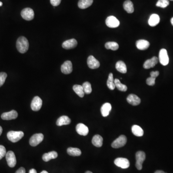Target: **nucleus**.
<instances>
[{
	"label": "nucleus",
	"instance_id": "f257e3e1",
	"mask_svg": "<svg viewBox=\"0 0 173 173\" xmlns=\"http://www.w3.org/2000/svg\"><path fill=\"white\" fill-rule=\"evenodd\" d=\"M17 48L18 52L21 53L27 52L29 48V43L27 39L23 36L19 37L17 42Z\"/></svg>",
	"mask_w": 173,
	"mask_h": 173
},
{
	"label": "nucleus",
	"instance_id": "f03ea898",
	"mask_svg": "<svg viewBox=\"0 0 173 173\" xmlns=\"http://www.w3.org/2000/svg\"><path fill=\"white\" fill-rule=\"evenodd\" d=\"M24 136V133L22 131H10L7 134V138L9 141L13 143L17 142L20 141Z\"/></svg>",
	"mask_w": 173,
	"mask_h": 173
},
{
	"label": "nucleus",
	"instance_id": "7ed1b4c3",
	"mask_svg": "<svg viewBox=\"0 0 173 173\" xmlns=\"http://www.w3.org/2000/svg\"><path fill=\"white\" fill-rule=\"evenodd\" d=\"M136 166L138 170H141L142 168V164L146 159V155L144 152L138 151L136 154Z\"/></svg>",
	"mask_w": 173,
	"mask_h": 173
},
{
	"label": "nucleus",
	"instance_id": "20e7f679",
	"mask_svg": "<svg viewBox=\"0 0 173 173\" xmlns=\"http://www.w3.org/2000/svg\"><path fill=\"white\" fill-rule=\"evenodd\" d=\"M127 138L125 135H121L112 143V147L115 149L122 147L126 145Z\"/></svg>",
	"mask_w": 173,
	"mask_h": 173
},
{
	"label": "nucleus",
	"instance_id": "39448f33",
	"mask_svg": "<svg viewBox=\"0 0 173 173\" xmlns=\"http://www.w3.org/2000/svg\"><path fill=\"white\" fill-rule=\"evenodd\" d=\"M159 60L163 65H167L168 64L169 59L168 55L167 52L165 49H162L159 52Z\"/></svg>",
	"mask_w": 173,
	"mask_h": 173
},
{
	"label": "nucleus",
	"instance_id": "423d86ee",
	"mask_svg": "<svg viewBox=\"0 0 173 173\" xmlns=\"http://www.w3.org/2000/svg\"><path fill=\"white\" fill-rule=\"evenodd\" d=\"M43 138L44 136L42 133L34 134L29 139V144L33 147H35L42 142Z\"/></svg>",
	"mask_w": 173,
	"mask_h": 173
},
{
	"label": "nucleus",
	"instance_id": "0eeeda50",
	"mask_svg": "<svg viewBox=\"0 0 173 173\" xmlns=\"http://www.w3.org/2000/svg\"><path fill=\"white\" fill-rule=\"evenodd\" d=\"M21 15L22 18L26 20H31L34 18V12L31 8H26L22 11Z\"/></svg>",
	"mask_w": 173,
	"mask_h": 173
},
{
	"label": "nucleus",
	"instance_id": "6e6552de",
	"mask_svg": "<svg viewBox=\"0 0 173 173\" xmlns=\"http://www.w3.org/2000/svg\"><path fill=\"white\" fill-rule=\"evenodd\" d=\"M6 160L8 166L10 167H14L17 164V159L14 152L9 151L6 154Z\"/></svg>",
	"mask_w": 173,
	"mask_h": 173
},
{
	"label": "nucleus",
	"instance_id": "1a4fd4ad",
	"mask_svg": "<svg viewBox=\"0 0 173 173\" xmlns=\"http://www.w3.org/2000/svg\"><path fill=\"white\" fill-rule=\"evenodd\" d=\"M106 25L110 28H116L120 25V22L114 16H109L106 18Z\"/></svg>",
	"mask_w": 173,
	"mask_h": 173
},
{
	"label": "nucleus",
	"instance_id": "9d476101",
	"mask_svg": "<svg viewBox=\"0 0 173 173\" xmlns=\"http://www.w3.org/2000/svg\"><path fill=\"white\" fill-rule=\"evenodd\" d=\"M42 101L39 96H35L33 99L31 104V108L34 111H38L42 107Z\"/></svg>",
	"mask_w": 173,
	"mask_h": 173
},
{
	"label": "nucleus",
	"instance_id": "9b49d317",
	"mask_svg": "<svg viewBox=\"0 0 173 173\" xmlns=\"http://www.w3.org/2000/svg\"><path fill=\"white\" fill-rule=\"evenodd\" d=\"M114 163L116 166L123 169H127L130 165L128 160L124 158H117L115 160Z\"/></svg>",
	"mask_w": 173,
	"mask_h": 173
},
{
	"label": "nucleus",
	"instance_id": "f8f14e48",
	"mask_svg": "<svg viewBox=\"0 0 173 173\" xmlns=\"http://www.w3.org/2000/svg\"><path fill=\"white\" fill-rule=\"evenodd\" d=\"M87 64L90 69L98 68L100 65V62L92 55L89 56L87 59Z\"/></svg>",
	"mask_w": 173,
	"mask_h": 173
},
{
	"label": "nucleus",
	"instance_id": "ddd939ff",
	"mask_svg": "<svg viewBox=\"0 0 173 173\" xmlns=\"http://www.w3.org/2000/svg\"><path fill=\"white\" fill-rule=\"evenodd\" d=\"M18 116V113L15 110H12L9 112H4L2 115V119L5 120H10L15 119Z\"/></svg>",
	"mask_w": 173,
	"mask_h": 173
},
{
	"label": "nucleus",
	"instance_id": "4468645a",
	"mask_svg": "<svg viewBox=\"0 0 173 173\" xmlns=\"http://www.w3.org/2000/svg\"><path fill=\"white\" fill-rule=\"evenodd\" d=\"M61 69L62 73L64 74H70L73 71V66L71 61H65L61 66Z\"/></svg>",
	"mask_w": 173,
	"mask_h": 173
},
{
	"label": "nucleus",
	"instance_id": "2eb2a0df",
	"mask_svg": "<svg viewBox=\"0 0 173 173\" xmlns=\"http://www.w3.org/2000/svg\"><path fill=\"white\" fill-rule=\"evenodd\" d=\"M78 45V42L75 39H68L64 42L62 44L63 48L66 50L71 49L74 48Z\"/></svg>",
	"mask_w": 173,
	"mask_h": 173
},
{
	"label": "nucleus",
	"instance_id": "dca6fc26",
	"mask_svg": "<svg viewBox=\"0 0 173 173\" xmlns=\"http://www.w3.org/2000/svg\"><path fill=\"white\" fill-rule=\"evenodd\" d=\"M76 131L79 135L84 136L88 135L89 132L88 127L82 123H79L76 125Z\"/></svg>",
	"mask_w": 173,
	"mask_h": 173
},
{
	"label": "nucleus",
	"instance_id": "f3484780",
	"mask_svg": "<svg viewBox=\"0 0 173 173\" xmlns=\"http://www.w3.org/2000/svg\"><path fill=\"white\" fill-rule=\"evenodd\" d=\"M158 61V58L156 56H154L151 59H148L145 61L143 64V68L147 69L154 68L155 65L157 64Z\"/></svg>",
	"mask_w": 173,
	"mask_h": 173
},
{
	"label": "nucleus",
	"instance_id": "a211bd4d",
	"mask_svg": "<svg viewBox=\"0 0 173 173\" xmlns=\"http://www.w3.org/2000/svg\"><path fill=\"white\" fill-rule=\"evenodd\" d=\"M127 102L133 106L138 105L141 102V99L138 96L133 94H131L127 97Z\"/></svg>",
	"mask_w": 173,
	"mask_h": 173
},
{
	"label": "nucleus",
	"instance_id": "6ab92c4d",
	"mask_svg": "<svg viewBox=\"0 0 173 173\" xmlns=\"http://www.w3.org/2000/svg\"><path fill=\"white\" fill-rule=\"evenodd\" d=\"M136 47L140 50H145L149 47V42L144 39H139L137 41L136 43Z\"/></svg>",
	"mask_w": 173,
	"mask_h": 173
},
{
	"label": "nucleus",
	"instance_id": "aec40b11",
	"mask_svg": "<svg viewBox=\"0 0 173 173\" xmlns=\"http://www.w3.org/2000/svg\"><path fill=\"white\" fill-rule=\"evenodd\" d=\"M112 109V106L110 103H105L102 105L101 109V112L102 116L104 117H106L109 115Z\"/></svg>",
	"mask_w": 173,
	"mask_h": 173
},
{
	"label": "nucleus",
	"instance_id": "412c9836",
	"mask_svg": "<svg viewBox=\"0 0 173 173\" xmlns=\"http://www.w3.org/2000/svg\"><path fill=\"white\" fill-rule=\"evenodd\" d=\"M71 119L66 116H63L60 117L56 121V125L58 126L68 125L70 124Z\"/></svg>",
	"mask_w": 173,
	"mask_h": 173
},
{
	"label": "nucleus",
	"instance_id": "4be33fe9",
	"mask_svg": "<svg viewBox=\"0 0 173 173\" xmlns=\"http://www.w3.org/2000/svg\"><path fill=\"white\" fill-rule=\"evenodd\" d=\"M160 20V19L158 15L155 14H153L150 16L149 19V24L151 27H155L159 23Z\"/></svg>",
	"mask_w": 173,
	"mask_h": 173
},
{
	"label": "nucleus",
	"instance_id": "5701e85b",
	"mask_svg": "<svg viewBox=\"0 0 173 173\" xmlns=\"http://www.w3.org/2000/svg\"><path fill=\"white\" fill-rule=\"evenodd\" d=\"M58 157L57 153L55 151H52L48 153H44L42 156V159L45 162H48L52 159H54Z\"/></svg>",
	"mask_w": 173,
	"mask_h": 173
},
{
	"label": "nucleus",
	"instance_id": "b1692460",
	"mask_svg": "<svg viewBox=\"0 0 173 173\" xmlns=\"http://www.w3.org/2000/svg\"><path fill=\"white\" fill-rule=\"evenodd\" d=\"M92 143L94 146L97 147H101L103 143V138L100 135H95L92 138Z\"/></svg>",
	"mask_w": 173,
	"mask_h": 173
},
{
	"label": "nucleus",
	"instance_id": "393cba45",
	"mask_svg": "<svg viewBox=\"0 0 173 173\" xmlns=\"http://www.w3.org/2000/svg\"><path fill=\"white\" fill-rule=\"evenodd\" d=\"M116 68L117 71L120 73L125 74L127 72V68L126 64L123 61H118L116 64Z\"/></svg>",
	"mask_w": 173,
	"mask_h": 173
},
{
	"label": "nucleus",
	"instance_id": "a878e982",
	"mask_svg": "<svg viewBox=\"0 0 173 173\" xmlns=\"http://www.w3.org/2000/svg\"><path fill=\"white\" fill-rule=\"evenodd\" d=\"M93 2V0H79L78 2V6L80 9H86L91 6Z\"/></svg>",
	"mask_w": 173,
	"mask_h": 173
},
{
	"label": "nucleus",
	"instance_id": "bb28decb",
	"mask_svg": "<svg viewBox=\"0 0 173 173\" xmlns=\"http://www.w3.org/2000/svg\"><path fill=\"white\" fill-rule=\"evenodd\" d=\"M123 7L126 11L129 14H131L134 12V6L131 1L127 0L124 2Z\"/></svg>",
	"mask_w": 173,
	"mask_h": 173
},
{
	"label": "nucleus",
	"instance_id": "cd10ccee",
	"mask_svg": "<svg viewBox=\"0 0 173 173\" xmlns=\"http://www.w3.org/2000/svg\"><path fill=\"white\" fill-rule=\"evenodd\" d=\"M132 132L133 134L137 137H142L144 134L143 129L138 125H134L132 127Z\"/></svg>",
	"mask_w": 173,
	"mask_h": 173
},
{
	"label": "nucleus",
	"instance_id": "c85d7f7f",
	"mask_svg": "<svg viewBox=\"0 0 173 173\" xmlns=\"http://www.w3.org/2000/svg\"><path fill=\"white\" fill-rule=\"evenodd\" d=\"M73 90L75 94L81 98H83L84 96L85 92L82 86L79 85H75L73 87Z\"/></svg>",
	"mask_w": 173,
	"mask_h": 173
},
{
	"label": "nucleus",
	"instance_id": "c756f323",
	"mask_svg": "<svg viewBox=\"0 0 173 173\" xmlns=\"http://www.w3.org/2000/svg\"><path fill=\"white\" fill-rule=\"evenodd\" d=\"M67 153L69 155L72 156H79L81 154V150L76 148H69L67 149Z\"/></svg>",
	"mask_w": 173,
	"mask_h": 173
},
{
	"label": "nucleus",
	"instance_id": "7c9ffc66",
	"mask_svg": "<svg viewBox=\"0 0 173 173\" xmlns=\"http://www.w3.org/2000/svg\"><path fill=\"white\" fill-rule=\"evenodd\" d=\"M107 86L111 90H114L116 88L115 81H114L113 74L112 73H110L108 76V80L107 81Z\"/></svg>",
	"mask_w": 173,
	"mask_h": 173
},
{
	"label": "nucleus",
	"instance_id": "2f4dec72",
	"mask_svg": "<svg viewBox=\"0 0 173 173\" xmlns=\"http://www.w3.org/2000/svg\"><path fill=\"white\" fill-rule=\"evenodd\" d=\"M106 49H110L112 51H116L119 48V45L117 43L114 42H109L106 43L105 44Z\"/></svg>",
	"mask_w": 173,
	"mask_h": 173
},
{
	"label": "nucleus",
	"instance_id": "473e14b6",
	"mask_svg": "<svg viewBox=\"0 0 173 173\" xmlns=\"http://www.w3.org/2000/svg\"><path fill=\"white\" fill-rule=\"evenodd\" d=\"M114 81H115V86L118 90H120V91H124V92L127 90V86L125 85L122 84L120 81L118 79H115L114 80Z\"/></svg>",
	"mask_w": 173,
	"mask_h": 173
},
{
	"label": "nucleus",
	"instance_id": "72a5a7b5",
	"mask_svg": "<svg viewBox=\"0 0 173 173\" xmlns=\"http://www.w3.org/2000/svg\"><path fill=\"white\" fill-rule=\"evenodd\" d=\"M83 90L85 94H89L92 91V88H91V84L89 82H85L83 83L82 85Z\"/></svg>",
	"mask_w": 173,
	"mask_h": 173
},
{
	"label": "nucleus",
	"instance_id": "f704fd0d",
	"mask_svg": "<svg viewBox=\"0 0 173 173\" xmlns=\"http://www.w3.org/2000/svg\"><path fill=\"white\" fill-rule=\"evenodd\" d=\"M169 5V2L168 0H159L156 3V6L157 7L164 8L167 7Z\"/></svg>",
	"mask_w": 173,
	"mask_h": 173
},
{
	"label": "nucleus",
	"instance_id": "c9c22d12",
	"mask_svg": "<svg viewBox=\"0 0 173 173\" xmlns=\"http://www.w3.org/2000/svg\"><path fill=\"white\" fill-rule=\"evenodd\" d=\"M7 76V74L5 72H1L0 73V87L4 85Z\"/></svg>",
	"mask_w": 173,
	"mask_h": 173
},
{
	"label": "nucleus",
	"instance_id": "e433bc0d",
	"mask_svg": "<svg viewBox=\"0 0 173 173\" xmlns=\"http://www.w3.org/2000/svg\"><path fill=\"white\" fill-rule=\"evenodd\" d=\"M6 154V148L2 145H0V160L5 157Z\"/></svg>",
	"mask_w": 173,
	"mask_h": 173
},
{
	"label": "nucleus",
	"instance_id": "4c0bfd02",
	"mask_svg": "<svg viewBox=\"0 0 173 173\" xmlns=\"http://www.w3.org/2000/svg\"><path fill=\"white\" fill-rule=\"evenodd\" d=\"M155 78H153V77H149L146 80V83L149 86H153L155 84Z\"/></svg>",
	"mask_w": 173,
	"mask_h": 173
},
{
	"label": "nucleus",
	"instance_id": "58836bf2",
	"mask_svg": "<svg viewBox=\"0 0 173 173\" xmlns=\"http://www.w3.org/2000/svg\"><path fill=\"white\" fill-rule=\"evenodd\" d=\"M51 4L53 6H57L61 3V0H50Z\"/></svg>",
	"mask_w": 173,
	"mask_h": 173
},
{
	"label": "nucleus",
	"instance_id": "ea45409f",
	"mask_svg": "<svg viewBox=\"0 0 173 173\" xmlns=\"http://www.w3.org/2000/svg\"><path fill=\"white\" fill-rule=\"evenodd\" d=\"M159 75V72L158 71H152L150 73V75H151V77L155 78V79Z\"/></svg>",
	"mask_w": 173,
	"mask_h": 173
},
{
	"label": "nucleus",
	"instance_id": "a19ab883",
	"mask_svg": "<svg viewBox=\"0 0 173 173\" xmlns=\"http://www.w3.org/2000/svg\"><path fill=\"white\" fill-rule=\"evenodd\" d=\"M16 173H26V170L24 167H20L17 170Z\"/></svg>",
	"mask_w": 173,
	"mask_h": 173
},
{
	"label": "nucleus",
	"instance_id": "79ce46f5",
	"mask_svg": "<svg viewBox=\"0 0 173 173\" xmlns=\"http://www.w3.org/2000/svg\"><path fill=\"white\" fill-rule=\"evenodd\" d=\"M29 173H37L35 169H31L29 171Z\"/></svg>",
	"mask_w": 173,
	"mask_h": 173
},
{
	"label": "nucleus",
	"instance_id": "37998d69",
	"mask_svg": "<svg viewBox=\"0 0 173 173\" xmlns=\"http://www.w3.org/2000/svg\"><path fill=\"white\" fill-rule=\"evenodd\" d=\"M154 173H165V172H164L163 171H161V170H157V171H156V172H155Z\"/></svg>",
	"mask_w": 173,
	"mask_h": 173
},
{
	"label": "nucleus",
	"instance_id": "c03bdc74",
	"mask_svg": "<svg viewBox=\"0 0 173 173\" xmlns=\"http://www.w3.org/2000/svg\"><path fill=\"white\" fill-rule=\"evenodd\" d=\"M2 132V127H1V126H0V136L1 135Z\"/></svg>",
	"mask_w": 173,
	"mask_h": 173
},
{
	"label": "nucleus",
	"instance_id": "a18cd8bd",
	"mask_svg": "<svg viewBox=\"0 0 173 173\" xmlns=\"http://www.w3.org/2000/svg\"><path fill=\"white\" fill-rule=\"evenodd\" d=\"M41 173H48V172L47 171H44H44H42Z\"/></svg>",
	"mask_w": 173,
	"mask_h": 173
},
{
	"label": "nucleus",
	"instance_id": "49530a36",
	"mask_svg": "<svg viewBox=\"0 0 173 173\" xmlns=\"http://www.w3.org/2000/svg\"><path fill=\"white\" fill-rule=\"evenodd\" d=\"M171 24L173 26V17H172V19H171Z\"/></svg>",
	"mask_w": 173,
	"mask_h": 173
},
{
	"label": "nucleus",
	"instance_id": "de8ad7c7",
	"mask_svg": "<svg viewBox=\"0 0 173 173\" xmlns=\"http://www.w3.org/2000/svg\"><path fill=\"white\" fill-rule=\"evenodd\" d=\"M2 6V2H0V6Z\"/></svg>",
	"mask_w": 173,
	"mask_h": 173
},
{
	"label": "nucleus",
	"instance_id": "09e8293b",
	"mask_svg": "<svg viewBox=\"0 0 173 173\" xmlns=\"http://www.w3.org/2000/svg\"><path fill=\"white\" fill-rule=\"evenodd\" d=\"M85 173H92V172H90V171H86Z\"/></svg>",
	"mask_w": 173,
	"mask_h": 173
},
{
	"label": "nucleus",
	"instance_id": "8fccbe9b",
	"mask_svg": "<svg viewBox=\"0 0 173 173\" xmlns=\"http://www.w3.org/2000/svg\"><path fill=\"white\" fill-rule=\"evenodd\" d=\"M171 1H173V0H171Z\"/></svg>",
	"mask_w": 173,
	"mask_h": 173
}]
</instances>
